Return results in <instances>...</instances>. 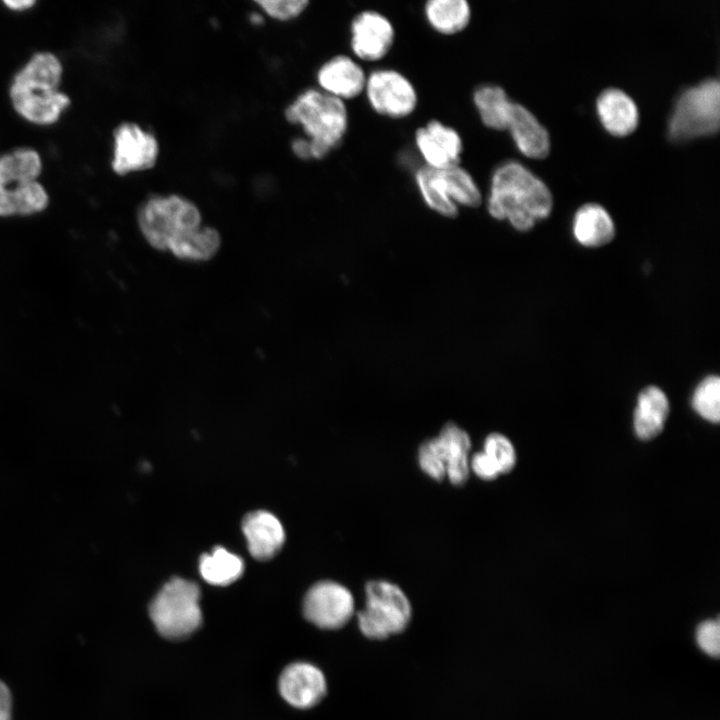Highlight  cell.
<instances>
[{
  "label": "cell",
  "mask_w": 720,
  "mask_h": 720,
  "mask_svg": "<svg viewBox=\"0 0 720 720\" xmlns=\"http://www.w3.org/2000/svg\"><path fill=\"white\" fill-rule=\"evenodd\" d=\"M255 3L267 15L281 21L298 17L309 5L307 0H258Z\"/></svg>",
  "instance_id": "cell-29"
},
{
  "label": "cell",
  "mask_w": 720,
  "mask_h": 720,
  "mask_svg": "<svg viewBox=\"0 0 720 720\" xmlns=\"http://www.w3.org/2000/svg\"><path fill=\"white\" fill-rule=\"evenodd\" d=\"M364 95L375 113L393 120L409 117L418 106L414 84L393 68H377L367 74Z\"/></svg>",
  "instance_id": "cell-10"
},
{
  "label": "cell",
  "mask_w": 720,
  "mask_h": 720,
  "mask_svg": "<svg viewBox=\"0 0 720 720\" xmlns=\"http://www.w3.org/2000/svg\"><path fill=\"white\" fill-rule=\"evenodd\" d=\"M720 124V85L707 79L683 91L677 98L668 122L674 141L712 135Z\"/></svg>",
  "instance_id": "cell-9"
},
{
  "label": "cell",
  "mask_w": 720,
  "mask_h": 720,
  "mask_svg": "<svg viewBox=\"0 0 720 720\" xmlns=\"http://www.w3.org/2000/svg\"><path fill=\"white\" fill-rule=\"evenodd\" d=\"M12 695L8 686L0 680V720H11Z\"/></svg>",
  "instance_id": "cell-32"
},
{
  "label": "cell",
  "mask_w": 720,
  "mask_h": 720,
  "mask_svg": "<svg viewBox=\"0 0 720 720\" xmlns=\"http://www.w3.org/2000/svg\"><path fill=\"white\" fill-rule=\"evenodd\" d=\"M159 156L155 135L135 122H122L113 130L111 167L118 175L154 167Z\"/></svg>",
  "instance_id": "cell-12"
},
{
  "label": "cell",
  "mask_w": 720,
  "mask_h": 720,
  "mask_svg": "<svg viewBox=\"0 0 720 720\" xmlns=\"http://www.w3.org/2000/svg\"><path fill=\"white\" fill-rule=\"evenodd\" d=\"M40 153L21 146L0 155V217L29 216L42 212L49 194L40 182Z\"/></svg>",
  "instance_id": "cell-4"
},
{
  "label": "cell",
  "mask_w": 720,
  "mask_h": 720,
  "mask_svg": "<svg viewBox=\"0 0 720 720\" xmlns=\"http://www.w3.org/2000/svg\"><path fill=\"white\" fill-rule=\"evenodd\" d=\"M279 691L290 705L308 709L317 705L327 694L326 677L314 664L295 662L283 670Z\"/></svg>",
  "instance_id": "cell-16"
},
{
  "label": "cell",
  "mask_w": 720,
  "mask_h": 720,
  "mask_svg": "<svg viewBox=\"0 0 720 720\" xmlns=\"http://www.w3.org/2000/svg\"><path fill=\"white\" fill-rule=\"evenodd\" d=\"M506 130L510 132L518 150L526 157L541 159L548 155V132L523 105L512 103Z\"/></svg>",
  "instance_id": "cell-19"
},
{
  "label": "cell",
  "mask_w": 720,
  "mask_h": 720,
  "mask_svg": "<svg viewBox=\"0 0 720 720\" xmlns=\"http://www.w3.org/2000/svg\"><path fill=\"white\" fill-rule=\"evenodd\" d=\"M284 114L287 121L303 129L312 159L325 158L342 143L348 130L345 102L318 88H308L298 94Z\"/></svg>",
  "instance_id": "cell-3"
},
{
  "label": "cell",
  "mask_w": 720,
  "mask_h": 720,
  "mask_svg": "<svg viewBox=\"0 0 720 720\" xmlns=\"http://www.w3.org/2000/svg\"><path fill=\"white\" fill-rule=\"evenodd\" d=\"M470 469L484 480L495 479L500 473L496 463L485 453H475L469 461Z\"/></svg>",
  "instance_id": "cell-31"
},
{
  "label": "cell",
  "mask_w": 720,
  "mask_h": 720,
  "mask_svg": "<svg viewBox=\"0 0 720 720\" xmlns=\"http://www.w3.org/2000/svg\"><path fill=\"white\" fill-rule=\"evenodd\" d=\"M552 195L546 184L515 160L498 165L491 175L487 209L497 220L528 231L549 216Z\"/></svg>",
  "instance_id": "cell-2"
},
{
  "label": "cell",
  "mask_w": 720,
  "mask_h": 720,
  "mask_svg": "<svg viewBox=\"0 0 720 720\" xmlns=\"http://www.w3.org/2000/svg\"><path fill=\"white\" fill-rule=\"evenodd\" d=\"M436 457L449 481L463 485L469 476L471 440L466 431L455 423H446L437 437L431 438Z\"/></svg>",
  "instance_id": "cell-17"
},
{
  "label": "cell",
  "mask_w": 720,
  "mask_h": 720,
  "mask_svg": "<svg viewBox=\"0 0 720 720\" xmlns=\"http://www.w3.org/2000/svg\"><path fill=\"white\" fill-rule=\"evenodd\" d=\"M695 640L699 649L710 657L720 653V625L717 619L701 622L695 631Z\"/></svg>",
  "instance_id": "cell-30"
},
{
  "label": "cell",
  "mask_w": 720,
  "mask_h": 720,
  "mask_svg": "<svg viewBox=\"0 0 720 720\" xmlns=\"http://www.w3.org/2000/svg\"><path fill=\"white\" fill-rule=\"evenodd\" d=\"M3 4L6 8L16 12L26 11L31 9L35 4V0H4Z\"/></svg>",
  "instance_id": "cell-34"
},
{
  "label": "cell",
  "mask_w": 720,
  "mask_h": 720,
  "mask_svg": "<svg viewBox=\"0 0 720 720\" xmlns=\"http://www.w3.org/2000/svg\"><path fill=\"white\" fill-rule=\"evenodd\" d=\"M243 570V560L220 546L215 547L210 554H203L199 562L202 578L212 585L231 584L242 575Z\"/></svg>",
  "instance_id": "cell-25"
},
{
  "label": "cell",
  "mask_w": 720,
  "mask_h": 720,
  "mask_svg": "<svg viewBox=\"0 0 720 720\" xmlns=\"http://www.w3.org/2000/svg\"><path fill=\"white\" fill-rule=\"evenodd\" d=\"M414 180L424 203L444 217H455L459 206L478 207L483 200L472 174L460 164L443 169L422 166Z\"/></svg>",
  "instance_id": "cell-6"
},
{
  "label": "cell",
  "mask_w": 720,
  "mask_h": 720,
  "mask_svg": "<svg viewBox=\"0 0 720 720\" xmlns=\"http://www.w3.org/2000/svg\"><path fill=\"white\" fill-rule=\"evenodd\" d=\"M572 231L576 241L585 247H600L615 236V226L610 214L599 204L588 203L575 213Z\"/></svg>",
  "instance_id": "cell-21"
},
{
  "label": "cell",
  "mask_w": 720,
  "mask_h": 720,
  "mask_svg": "<svg viewBox=\"0 0 720 720\" xmlns=\"http://www.w3.org/2000/svg\"><path fill=\"white\" fill-rule=\"evenodd\" d=\"M355 611V601L348 588L340 583L323 580L307 591L303 614L315 626L326 630L344 627Z\"/></svg>",
  "instance_id": "cell-11"
},
{
  "label": "cell",
  "mask_w": 720,
  "mask_h": 720,
  "mask_svg": "<svg viewBox=\"0 0 720 720\" xmlns=\"http://www.w3.org/2000/svg\"><path fill=\"white\" fill-rule=\"evenodd\" d=\"M242 531L250 554L258 560L272 558L285 540L281 522L272 513L264 510L248 513L243 518Z\"/></svg>",
  "instance_id": "cell-18"
},
{
  "label": "cell",
  "mask_w": 720,
  "mask_h": 720,
  "mask_svg": "<svg viewBox=\"0 0 720 720\" xmlns=\"http://www.w3.org/2000/svg\"><path fill=\"white\" fill-rule=\"evenodd\" d=\"M64 67L58 55L42 50L33 53L13 75L8 88L16 114L36 126H50L60 120L71 105L61 90Z\"/></svg>",
  "instance_id": "cell-1"
},
{
  "label": "cell",
  "mask_w": 720,
  "mask_h": 720,
  "mask_svg": "<svg viewBox=\"0 0 720 720\" xmlns=\"http://www.w3.org/2000/svg\"><path fill=\"white\" fill-rule=\"evenodd\" d=\"M356 618L363 636L370 640H385L407 629L412 618V606L399 586L385 580H374L365 586V604Z\"/></svg>",
  "instance_id": "cell-7"
},
{
  "label": "cell",
  "mask_w": 720,
  "mask_h": 720,
  "mask_svg": "<svg viewBox=\"0 0 720 720\" xmlns=\"http://www.w3.org/2000/svg\"><path fill=\"white\" fill-rule=\"evenodd\" d=\"M694 410L705 420L718 423L720 419V380L716 375L703 379L692 397Z\"/></svg>",
  "instance_id": "cell-27"
},
{
  "label": "cell",
  "mask_w": 720,
  "mask_h": 720,
  "mask_svg": "<svg viewBox=\"0 0 720 720\" xmlns=\"http://www.w3.org/2000/svg\"><path fill=\"white\" fill-rule=\"evenodd\" d=\"M472 100L481 122L487 128L506 130L513 101L502 87L482 84L473 91Z\"/></svg>",
  "instance_id": "cell-24"
},
{
  "label": "cell",
  "mask_w": 720,
  "mask_h": 720,
  "mask_svg": "<svg viewBox=\"0 0 720 720\" xmlns=\"http://www.w3.org/2000/svg\"><path fill=\"white\" fill-rule=\"evenodd\" d=\"M292 151L299 159H302V160L312 159L310 145L306 138H303V137L296 138L292 142Z\"/></svg>",
  "instance_id": "cell-33"
},
{
  "label": "cell",
  "mask_w": 720,
  "mask_h": 720,
  "mask_svg": "<svg viewBox=\"0 0 720 720\" xmlns=\"http://www.w3.org/2000/svg\"><path fill=\"white\" fill-rule=\"evenodd\" d=\"M423 14L433 31L452 36L469 26L472 8L466 0H429L423 6Z\"/></svg>",
  "instance_id": "cell-23"
},
{
  "label": "cell",
  "mask_w": 720,
  "mask_h": 720,
  "mask_svg": "<svg viewBox=\"0 0 720 720\" xmlns=\"http://www.w3.org/2000/svg\"><path fill=\"white\" fill-rule=\"evenodd\" d=\"M669 413L666 394L656 386L644 388L638 395L634 411V430L643 440L656 437L664 428Z\"/></svg>",
  "instance_id": "cell-22"
},
{
  "label": "cell",
  "mask_w": 720,
  "mask_h": 720,
  "mask_svg": "<svg viewBox=\"0 0 720 720\" xmlns=\"http://www.w3.org/2000/svg\"><path fill=\"white\" fill-rule=\"evenodd\" d=\"M416 149L424 161V166L443 169L460 164L464 152V143L458 131L432 119L415 131Z\"/></svg>",
  "instance_id": "cell-14"
},
{
  "label": "cell",
  "mask_w": 720,
  "mask_h": 720,
  "mask_svg": "<svg viewBox=\"0 0 720 720\" xmlns=\"http://www.w3.org/2000/svg\"><path fill=\"white\" fill-rule=\"evenodd\" d=\"M220 237L210 227H199L174 241L170 246L177 257L189 260H207L218 250Z\"/></svg>",
  "instance_id": "cell-26"
},
{
  "label": "cell",
  "mask_w": 720,
  "mask_h": 720,
  "mask_svg": "<svg viewBox=\"0 0 720 720\" xmlns=\"http://www.w3.org/2000/svg\"><path fill=\"white\" fill-rule=\"evenodd\" d=\"M200 589L192 581L172 578L157 593L149 614L157 631L168 639H182L201 624Z\"/></svg>",
  "instance_id": "cell-8"
},
{
  "label": "cell",
  "mask_w": 720,
  "mask_h": 720,
  "mask_svg": "<svg viewBox=\"0 0 720 720\" xmlns=\"http://www.w3.org/2000/svg\"><path fill=\"white\" fill-rule=\"evenodd\" d=\"M139 228L145 239L159 250L169 246L201 226L197 206L177 194L152 195L140 205L137 212Z\"/></svg>",
  "instance_id": "cell-5"
},
{
  "label": "cell",
  "mask_w": 720,
  "mask_h": 720,
  "mask_svg": "<svg viewBox=\"0 0 720 720\" xmlns=\"http://www.w3.org/2000/svg\"><path fill=\"white\" fill-rule=\"evenodd\" d=\"M316 80L318 89L346 102L364 94L367 73L354 57L340 54L319 67Z\"/></svg>",
  "instance_id": "cell-15"
},
{
  "label": "cell",
  "mask_w": 720,
  "mask_h": 720,
  "mask_svg": "<svg viewBox=\"0 0 720 720\" xmlns=\"http://www.w3.org/2000/svg\"><path fill=\"white\" fill-rule=\"evenodd\" d=\"M350 48L362 62H378L392 50L395 29L390 19L376 10L357 13L350 23Z\"/></svg>",
  "instance_id": "cell-13"
},
{
  "label": "cell",
  "mask_w": 720,
  "mask_h": 720,
  "mask_svg": "<svg viewBox=\"0 0 720 720\" xmlns=\"http://www.w3.org/2000/svg\"><path fill=\"white\" fill-rule=\"evenodd\" d=\"M483 448V452L496 463L501 474L508 473L515 466V449L506 436L500 433L489 434L484 441Z\"/></svg>",
  "instance_id": "cell-28"
},
{
  "label": "cell",
  "mask_w": 720,
  "mask_h": 720,
  "mask_svg": "<svg viewBox=\"0 0 720 720\" xmlns=\"http://www.w3.org/2000/svg\"><path fill=\"white\" fill-rule=\"evenodd\" d=\"M596 108L602 125L612 135L626 136L638 125L637 106L632 98L620 89L604 90L597 98Z\"/></svg>",
  "instance_id": "cell-20"
}]
</instances>
